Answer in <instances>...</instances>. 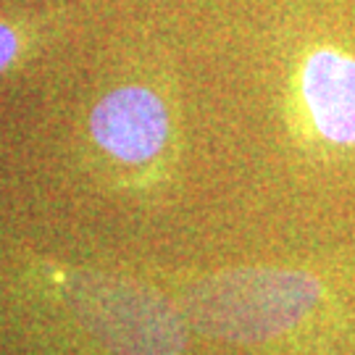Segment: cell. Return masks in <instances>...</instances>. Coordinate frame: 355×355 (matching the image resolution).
Wrapping results in <instances>:
<instances>
[{"mask_svg": "<svg viewBox=\"0 0 355 355\" xmlns=\"http://www.w3.org/2000/svg\"><path fill=\"white\" fill-rule=\"evenodd\" d=\"M64 297L85 329L116 355H179L187 345L184 316L145 284L79 271L69 277Z\"/></svg>", "mask_w": 355, "mask_h": 355, "instance_id": "7a4b0ae2", "label": "cell"}, {"mask_svg": "<svg viewBox=\"0 0 355 355\" xmlns=\"http://www.w3.org/2000/svg\"><path fill=\"white\" fill-rule=\"evenodd\" d=\"M300 95L311 124L331 145H355V58L318 48L303 61Z\"/></svg>", "mask_w": 355, "mask_h": 355, "instance_id": "277c9868", "label": "cell"}, {"mask_svg": "<svg viewBox=\"0 0 355 355\" xmlns=\"http://www.w3.org/2000/svg\"><path fill=\"white\" fill-rule=\"evenodd\" d=\"M19 53V37L13 35L11 26L0 24V71L11 64Z\"/></svg>", "mask_w": 355, "mask_h": 355, "instance_id": "5b68a950", "label": "cell"}, {"mask_svg": "<svg viewBox=\"0 0 355 355\" xmlns=\"http://www.w3.org/2000/svg\"><path fill=\"white\" fill-rule=\"evenodd\" d=\"M92 140L124 164H145L168 140L166 103L148 87H119L108 92L89 116Z\"/></svg>", "mask_w": 355, "mask_h": 355, "instance_id": "3957f363", "label": "cell"}, {"mask_svg": "<svg viewBox=\"0 0 355 355\" xmlns=\"http://www.w3.org/2000/svg\"><path fill=\"white\" fill-rule=\"evenodd\" d=\"M318 297V279L300 268H232L192 284L184 318L216 340L263 343L297 327Z\"/></svg>", "mask_w": 355, "mask_h": 355, "instance_id": "6da1fadb", "label": "cell"}]
</instances>
